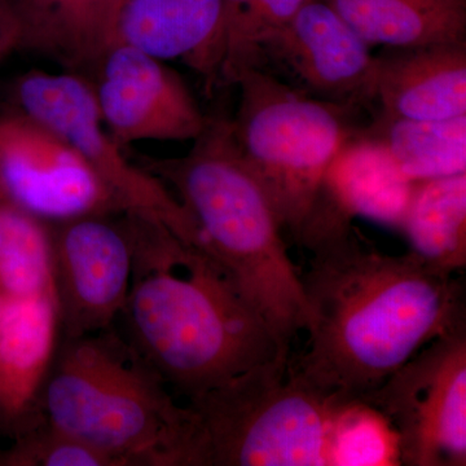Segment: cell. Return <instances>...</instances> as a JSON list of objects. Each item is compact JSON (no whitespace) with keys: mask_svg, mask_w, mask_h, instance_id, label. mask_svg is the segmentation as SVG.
I'll return each mask as SVG.
<instances>
[{"mask_svg":"<svg viewBox=\"0 0 466 466\" xmlns=\"http://www.w3.org/2000/svg\"><path fill=\"white\" fill-rule=\"evenodd\" d=\"M308 249L300 280L309 337L289 367L325 394L363 400L429 342L466 324L464 285L410 251L382 253L352 227Z\"/></svg>","mask_w":466,"mask_h":466,"instance_id":"1","label":"cell"},{"mask_svg":"<svg viewBox=\"0 0 466 466\" xmlns=\"http://www.w3.org/2000/svg\"><path fill=\"white\" fill-rule=\"evenodd\" d=\"M133 248L128 341L187 398L287 357L262 315L216 259L147 214H121Z\"/></svg>","mask_w":466,"mask_h":466,"instance_id":"2","label":"cell"},{"mask_svg":"<svg viewBox=\"0 0 466 466\" xmlns=\"http://www.w3.org/2000/svg\"><path fill=\"white\" fill-rule=\"evenodd\" d=\"M134 159L177 196L200 231L204 250L290 349L309 323L300 272L271 202L238 152L229 119L208 118L182 157Z\"/></svg>","mask_w":466,"mask_h":466,"instance_id":"3","label":"cell"},{"mask_svg":"<svg viewBox=\"0 0 466 466\" xmlns=\"http://www.w3.org/2000/svg\"><path fill=\"white\" fill-rule=\"evenodd\" d=\"M42 416L118 466H196V419L146 358L113 328L61 339Z\"/></svg>","mask_w":466,"mask_h":466,"instance_id":"4","label":"cell"},{"mask_svg":"<svg viewBox=\"0 0 466 466\" xmlns=\"http://www.w3.org/2000/svg\"><path fill=\"white\" fill-rule=\"evenodd\" d=\"M289 355L259 364L189 400L196 466H330L345 398L290 370Z\"/></svg>","mask_w":466,"mask_h":466,"instance_id":"5","label":"cell"},{"mask_svg":"<svg viewBox=\"0 0 466 466\" xmlns=\"http://www.w3.org/2000/svg\"><path fill=\"white\" fill-rule=\"evenodd\" d=\"M235 85L240 103L229 119L233 139L279 223L299 242L327 168L352 135L345 106L305 96L262 67L245 70Z\"/></svg>","mask_w":466,"mask_h":466,"instance_id":"6","label":"cell"},{"mask_svg":"<svg viewBox=\"0 0 466 466\" xmlns=\"http://www.w3.org/2000/svg\"><path fill=\"white\" fill-rule=\"evenodd\" d=\"M14 108L60 135L87 161L126 211L147 214L204 250L200 231L177 196L110 137L91 82L73 73L32 70L15 85ZM125 211V213H126Z\"/></svg>","mask_w":466,"mask_h":466,"instance_id":"7","label":"cell"},{"mask_svg":"<svg viewBox=\"0 0 466 466\" xmlns=\"http://www.w3.org/2000/svg\"><path fill=\"white\" fill-rule=\"evenodd\" d=\"M400 441V465H466V324L429 342L363 398Z\"/></svg>","mask_w":466,"mask_h":466,"instance_id":"8","label":"cell"},{"mask_svg":"<svg viewBox=\"0 0 466 466\" xmlns=\"http://www.w3.org/2000/svg\"><path fill=\"white\" fill-rule=\"evenodd\" d=\"M52 294L61 339L113 328L124 314L133 248L121 217L82 216L50 222Z\"/></svg>","mask_w":466,"mask_h":466,"instance_id":"9","label":"cell"},{"mask_svg":"<svg viewBox=\"0 0 466 466\" xmlns=\"http://www.w3.org/2000/svg\"><path fill=\"white\" fill-rule=\"evenodd\" d=\"M0 179L9 201L47 222L126 211L72 144L16 108L0 115Z\"/></svg>","mask_w":466,"mask_h":466,"instance_id":"10","label":"cell"},{"mask_svg":"<svg viewBox=\"0 0 466 466\" xmlns=\"http://www.w3.org/2000/svg\"><path fill=\"white\" fill-rule=\"evenodd\" d=\"M104 126L122 149L142 142H193L208 116L167 61L116 43L90 79Z\"/></svg>","mask_w":466,"mask_h":466,"instance_id":"11","label":"cell"},{"mask_svg":"<svg viewBox=\"0 0 466 466\" xmlns=\"http://www.w3.org/2000/svg\"><path fill=\"white\" fill-rule=\"evenodd\" d=\"M265 58L319 100L345 108L373 100L376 56L328 3H306L266 46L262 64Z\"/></svg>","mask_w":466,"mask_h":466,"instance_id":"12","label":"cell"},{"mask_svg":"<svg viewBox=\"0 0 466 466\" xmlns=\"http://www.w3.org/2000/svg\"><path fill=\"white\" fill-rule=\"evenodd\" d=\"M415 184L377 137L351 135L328 167L302 232L350 226L357 217L400 227Z\"/></svg>","mask_w":466,"mask_h":466,"instance_id":"13","label":"cell"},{"mask_svg":"<svg viewBox=\"0 0 466 466\" xmlns=\"http://www.w3.org/2000/svg\"><path fill=\"white\" fill-rule=\"evenodd\" d=\"M60 325L54 297H0V426L16 437L43 419Z\"/></svg>","mask_w":466,"mask_h":466,"instance_id":"14","label":"cell"},{"mask_svg":"<svg viewBox=\"0 0 466 466\" xmlns=\"http://www.w3.org/2000/svg\"><path fill=\"white\" fill-rule=\"evenodd\" d=\"M222 0H126L116 45L158 60H182L208 82L219 81Z\"/></svg>","mask_w":466,"mask_h":466,"instance_id":"15","label":"cell"},{"mask_svg":"<svg viewBox=\"0 0 466 466\" xmlns=\"http://www.w3.org/2000/svg\"><path fill=\"white\" fill-rule=\"evenodd\" d=\"M17 50L54 61L90 81L116 45V18L126 0H11Z\"/></svg>","mask_w":466,"mask_h":466,"instance_id":"16","label":"cell"},{"mask_svg":"<svg viewBox=\"0 0 466 466\" xmlns=\"http://www.w3.org/2000/svg\"><path fill=\"white\" fill-rule=\"evenodd\" d=\"M373 100L392 118L466 116L465 42L391 50L376 56Z\"/></svg>","mask_w":466,"mask_h":466,"instance_id":"17","label":"cell"},{"mask_svg":"<svg viewBox=\"0 0 466 466\" xmlns=\"http://www.w3.org/2000/svg\"><path fill=\"white\" fill-rule=\"evenodd\" d=\"M370 46L390 50L465 42V0H325Z\"/></svg>","mask_w":466,"mask_h":466,"instance_id":"18","label":"cell"},{"mask_svg":"<svg viewBox=\"0 0 466 466\" xmlns=\"http://www.w3.org/2000/svg\"><path fill=\"white\" fill-rule=\"evenodd\" d=\"M401 228L410 253L441 275L466 267V173L415 184Z\"/></svg>","mask_w":466,"mask_h":466,"instance_id":"19","label":"cell"},{"mask_svg":"<svg viewBox=\"0 0 466 466\" xmlns=\"http://www.w3.org/2000/svg\"><path fill=\"white\" fill-rule=\"evenodd\" d=\"M368 133L388 148L412 182L466 173V116L406 119L381 115Z\"/></svg>","mask_w":466,"mask_h":466,"instance_id":"20","label":"cell"},{"mask_svg":"<svg viewBox=\"0 0 466 466\" xmlns=\"http://www.w3.org/2000/svg\"><path fill=\"white\" fill-rule=\"evenodd\" d=\"M52 296L50 222L0 202V297Z\"/></svg>","mask_w":466,"mask_h":466,"instance_id":"21","label":"cell"},{"mask_svg":"<svg viewBox=\"0 0 466 466\" xmlns=\"http://www.w3.org/2000/svg\"><path fill=\"white\" fill-rule=\"evenodd\" d=\"M309 0H222L219 81L262 66L263 51Z\"/></svg>","mask_w":466,"mask_h":466,"instance_id":"22","label":"cell"},{"mask_svg":"<svg viewBox=\"0 0 466 466\" xmlns=\"http://www.w3.org/2000/svg\"><path fill=\"white\" fill-rule=\"evenodd\" d=\"M400 465V441L390 422L361 400L345 401L330 440V466Z\"/></svg>","mask_w":466,"mask_h":466,"instance_id":"23","label":"cell"},{"mask_svg":"<svg viewBox=\"0 0 466 466\" xmlns=\"http://www.w3.org/2000/svg\"><path fill=\"white\" fill-rule=\"evenodd\" d=\"M0 465L118 466L110 456L60 431L45 417L16 435L11 449L0 452Z\"/></svg>","mask_w":466,"mask_h":466,"instance_id":"24","label":"cell"},{"mask_svg":"<svg viewBox=\"0 0 466 466\" xmlns=\"http://www.w3.org/2000/svg\"><path fill=\"white\" fill-rule=\"evenodd\" d=\"M18 26L11 0H0V61L17 50Z\"/></svg>","mask_w":466,"mask_h":466,"instance_id":"25","label":"cell"},{"mask_svg":"<svg viewBox=\"0 0 466 466\" xmlns=\"http://www.w3.org/2000/svg\"><path fill=\"white\" fill-rule=\"evenodd\" d=\"M5 188H3L2 179H0V201L7 200V196L5 195Z\"/></svg>","mask_w":466,"mask_h":466,"instance_id":"26","label":"cell"}]
</instances>
